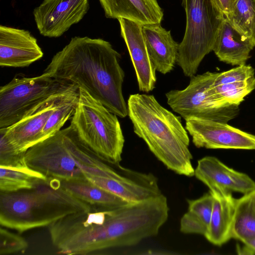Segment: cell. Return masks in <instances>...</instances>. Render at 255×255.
I'll return each instance as SVG.
<instances>
[{
  "mask_svg": "<svg viewBox=\"0 0 255 255\" xmlns=\"http://www.w3.org/2000/svg\"><path fill=\"white\" fill-rule=\"evenodd\" d=\"M217 10L225 17L230 15L235 0H211Z\"/></svg>",
  "mask_w": 255,
  "mask_h": 255,
  "instance_id": "30",
  "label": "cell"
},
{
  "mask_svg": "<svg viewBox=\"0 0 255 255\" xmlns=\"http://www.w3.org/2000/svg\"><path fill=\"white\" fill-rule=\"evenodd\" d=\"M89 8V0H44L33 14L40 33L55 38L81 21Z\"/></svg>",
  "mask_w": 255,
  "mask_h": 255,
  "instance_id": "10",
  "label": "cell"
},
{
  "mask_svg": "<svg viewBox=\"0 0 255 255\" xmlns=\"http://www.w3.org/2000/svg\"><path fill=\"white\" fill-rule=\"evenodd\" d=\"M91 207L66 191L60 180L48 177L30 190L0 191V224L21 233Z\"/></svg>",
  "mask_w": 255,
  "mask_h": 255,
  "instance_id": "3",
  "label": "cell"
},
{
  "mask_svg": "<svg viewBox=\"0 0 255 255\" xmlns=\"http://www.w3.org/2000/svg\"><path fill=\"white\" fill-rule=\"evenodd\" d=\"M218 74L208 71L191 77L185 89L165 94L168 105L185 120L197 118L228 123L238 115L239 106L222 100L214 90Z\"/></svg>",
  "mask_w": 255,
  "mask_h": 255,
  "instance_id": "7",
  "label": "cell"
},
{
  "mask_svg": "<svg viewBox=\"0 0 255 255\" xmlns=\"http://www.w3.org/2000/svg\"><path fill=\"white\" fill-rule=\"evenodd\" d=\"M121 34L127 46L134 69L140 91L148 93L155 88L156 70L150 59L142 33V24L118 19Z\"/></svg>",
  "mask_w": 255,
  "mask_h": 255,
  "instance_id": "15",
  "label": "cell"
},
{
  "mask_svg": "<svg viewBox=\"0 0 255 255\" xmlns=\"http://www.w3.org/2000/svg\"><path fill=\"white\" fill-rule=\"evenodd\" d=\"M121 58L107 41L75 36L53 56L43 72L59 83L84 89L112 113L124 118L128 111L123 93L125 74Z\"/></svg>",
  "mask_w": 255,
  "mask_h": 255,
  "instance_id": "1",
  "label": "cell"
},
{
  "mask_svg": "<svg viewBox=\"0 0 255 255\" xmlns=\"http://www.w3.org/2000/svg\"><path fill=\"white\" fill-rule=\"evenodd\" d=\"M254 47L224 17L212 50L219 60L233 66L246 64Z\"/></svg>",
  "mask_w": 255,
  "mask_h": 255,
  "instance_id": "18",
  "label": "cell"
},
{
  "mask_svg": "<svg viewBox=\"0 0 255 255\" xmlns=\"http://www.w3.org/2000/svg\"><path fill=\"white\" fill-rule=\"evenodd\" d=\"M255 69L250 65H239L228 71L219 73L214 85H219L247 80L255 76Z\"/></svg>",
  "mask_w": 255,
  "mask_h": 255,
  "instance_id": "29",
  "label": "cell"
},
{
  "mask_svg": "<svg viewBox=\"0 0 255 255\" xmlns=\"http://www.w3.org/2000/svg\"><path fill=\"white\" fill-rule=\"evenodd\" d=\"M60 181L62 187L66 191L91 206L115 208L129 203L87 179Z\"/></svg>",
  "mask_w": 255,
  "mask_h": 255,
  "instance_id": "20",
  "label": "cell"
},
{
  "mask_svg": "<svg viewBox=\"0 0 255 255\" xmlns=\"http://www.w3.org/2000/svg\"><path fill=\"white\" fill-rule=\"evenodd\" d=\"M94 184L129 203L139 202L162 194L157 178L151 173H143L123 167L117 178L87 175Z\"/></svg>",
  "mask_w": 255,
  "mask_h": 255,
  "instance_id": "11",
  "label": "cell"
},
{
  "mask_svg": "<svg viewBox=\"0 0 255 255\" xmlns=\"http://www.w3.org/2000/svg\"><path fill=\"white\" fill-rule=\"evenodd\" d=\"M127 105L134 132L154 155L176 174L194 176L190 139L180 117L164 108L152 95L131 94Z\"/></svg>",
  "mask_w": 255,
  "mask_h": 255,
  "instance_id": "2",
  "label": "cell"
},
{
  "mask_svg": "<svg viewBox=\"0 0 255 255\" xmlns=\"http://www.w3.org/2000/svg\"><path fill=\"white\" fill-rule=\"evenodd\" d=\"M219 97L231 104L239 106L245 98L255 89V76L242 81L214 85Z\"/></svg>",
  "mask_w": 255,
  "mask_h": 255,
  "instance_id": "26",
  "label": "cell"
},
{
  "mask_svg": "<svg viewBox=\"0 0 255 255\" xmlns=\"http://www.w3.org/2000/svg\"><path fill=\"white\" fill-rule=\"evenodd\" d=\"M68 85L46 73L33 77H16L0 87V128L18 122Z\"/></svg>",
  "mask_w": 255,
  "mask_h": 255,
  "instance_id": "8",
  "label": "cell"
},
{
  "mask_svg": "<svg viewBox=\"0 0 255 255\" xmlns=\"http://www.w3.org/2000/svg\"><path fill=\"white\" fill-rule=\"evenodd\" d=\"M70 85L51 96L29 115L10 127L0 128L5 136L20 152H26L40 142L42 131Z\"/></svg>",
  "mask_w": 255,
  "mask_h": 255,
  "instance_id": "13",
  "label": "cell"
},
{
  "mask_svg": "<svg viewBox=\"0 0 255 255\" xmlns=\"http://www.w3.org/2000/svg\"><path fill=\"white\" fill-rule=\"evenodd\" d=\"M185 121V128L198 148L255 149V135L228 123L197 118Z\"/></svg>",
  "mask_w": 255,
  "mask_h": 255,
  "instance_id": "9",
  "label": "cell"
},
{
  "mask_svg": "<svg viewBox=\"0 0 255 255\" xmlns=\"http://www.w3.org/2000/svg\"><path fill=\"white\" fill-rule=\"evenodd\" d=\"M142 33L155 70L163 74L170 72L176 63L179 48L170 31L155 23L142 25Z\"/></svg>",
  "mask_w": 255,
  "mask_h": 255,
  "instance_id": "16",
  "label": "cell"
},
{
  "mask_svg": "<svg viewBox=\"0 0 255 255\" xmlns=\"http://www.w3.org/2000/svg\"><path fill=\"white\" fill-rule=\"evenodd\" d=\"M194 176L210 191L246 194L255 190V182L247 174L230 168L214 156L199 159Z\"/></svg>",
  "mask_w": 255,
  "mask_h": 255,
  "instance_id": "12",
  "label": "cell"
},
{
  "mask_svg": "<svg viewBox=\"0 0 255 255\" xmlns=\"http://www.w3.org/2000/svg\"><path fill=\"white\" fill-rule=\"evenodd\" d=\"M232 238L243 243L255 239V190L236 199Z\"/></svg>",
  "mask_w": 255,
  "mask_h": 255,
  "instance_id": "22",
  "label": "cell"
},
{
  "mask_svg": "<svg viewBox=\"0 0 255 255\" xmlns=\"http://www.w3.org/2000/svg\"><path fill=\"white\" fill-rule=\"evenodd\" d=\"M209 192L213 197V207L204 236L211 243L221 246L232 238L236 199L232 193L210 190Z\"/></svg>",
  "mask_w": 255,
  "mask_h": 255,
  "instance_id": "19",
  "label": "cell"
},
{
  "mask_svg": "<svg viewBox=\"0 0 255 255\" xmlns=\"http://www.w3.org/2000/svg\"><path fill=\"white\" fill-rule=\"evenodd\" d=\"M70 126L91 154L106 163L119 165L125 138L117 116L81 88Z\"/></svg>",
  "mask_w": 255,
  "mask_h": 255,
  "instance_id": "5",
  "label": "cell"
},
{
  "mask_svg": "<svg viewBox=\"0 0 255 255\" xmlns=\"http://www.w3.org/2000/svg\"><path fill=\"white\" fill-rule=\"evenodd\" d=\"M47 178L27 165L18 167L0 166V191L13 192L30 190Z\"/></svg>",
  "mask_w": 255,
  "mask_h": 255,
  "instance_id": "23",
  "label": "cell"
},
{
  "mask_svg": "<svg viewBox=\"0 0 255 255\" xmlns=\"http://www.w3.org/2000/svg\"><path fill=\"white\" fill-rule=\"evenodd\" d=\"M79 99V88L70 85L48 118L41 134L40 142L60 130L73 116Z\"/></svg>",
  "mask_w": 255,
  "mask_h": 255,
  "instance_id": "24",
  "label": "cell"
},
{
  "mask_svg": "<svg viewBox=\"0 0 255 255\" xmlns=\"http://www.w3.org/2000/svg\"><path fill=\"white\" fill-rule=\"evenodd\" d=\"M244 244L248 246L255 253V239L249 240Z\"/></svg>",
  "mask_w": 255,
  "mask_h": 255,
  "instance_id": "31",
  "label": "cell"
},
{
  "mask_svg": "<svg viewBox=\"0 0 255 255\" xmlns=\"http://www.w3.org/2000/svg\"><path fill=\"white\" fill-rule=\"evenodd\" d=\"M109 18H124L142 25L160 23L163 13L157 0H99Z\"/></svg>",
  "mask_w": 255,
  "mask_h": 255,
  "instance_id": "17",
  "label": "cell"
},
{
  "mask_svg": "<svg viewBox=\"0 0 255 255\" xmlns=\"http://www.w3.org/2000/svg\"><path fill=\"white\" fill-rule=\"evenodd\" d=\"M43 56L36 39L29 31L0 26L1 67H27Z\"/></svg>",
  "mask_w": 255,
  "mask_h": 255,
  "instance_id": "14",
  "label": "cell"
},
{
  "mask_svg": "<svg viewBox=\"0 0 255 255\" xmlns=\"http://www.w3.org/2000/svg\"><path fill=\"white\" fill-rule=\"evenodd\" d=\"M226 18L255 47V0H235L230 15Z\"/></svg>",
  "mask_w": 255,
  "mask_h": 255,
  "instance_id": "25",
  "label": "cell"
},
{
  "mask_svg": "<svg viewBox=\"0 0 255 255\" xmlns=\"http://www.w3.org/2000/svg\"><path fill=\"white\" fill-rule=\"evenodd\" d=\"M186 25L179 44L177 64L185 76L196 75L205 56L213 50L224 16L211 0H182Z\"/></svg>",
  "mask_w": 255,
  "mask_h": 255,
  "instance_id": "6",
  "label": "cell"
},
{
  "mask_svg": "<svg viewBox=\"0 0 255 255\" xmlns=\"http://www.w3.org/2000/svg\"><path fill=\"white\" fill-rule=\"evenodd\" d=\"M188 211L180 220V230L184 234H205L213 207V197L209 192L199 198L187 200Z\"/></svg>",
  "mask_w": 255,
  "mask_h": 255,
  "instance_id": "21",
  "label": "cell"
},
{
  "mask_svg": "<svg viewBox=\"0 0 255 255\" xmlns=\"http://www.w3.org/2000/svg\"><path fill=\"white\" fill-rule=\"evenodd\" d=\"M28 166L60 180L87 179V175L117 178V170L89 152L79 142L72 128L61 129L29 148L25 152Z\"/></svg>",
  "mask_w": 255,
  "mask_h": 255,
  "instance_id": "4",
  "label": "cell"
},
{
  "mask_svg": "<svg viewBox=\"0 0 255 255\" xmlns=\"http://www.w3.org/2000/svg\"><path fill=\"white\" fill-rule=\"evenodd\" d=\"M28 244L23 237L0 228V255L24 253L28 248Z\"/></svg>",
  "mask_w": 255,
  "mask_h": 255,
  "instance_id": "28",
  "label": "cell"
},
{
  "mask_svg": "<svg viewBox=\"0 0 255 255\" xmlns=\"http://www.w3.org/2000/svg\"><path fill=\"white\" fill-rule=\"evenodd\" d=\"M25 152L18 151L0 129V166L18 167L26 165Z\"/></svg>",
  "mask_w": 255,
  "mask_h": 255,
  "instance_id": "27",
  "label": "cell"
}]
</instances>
